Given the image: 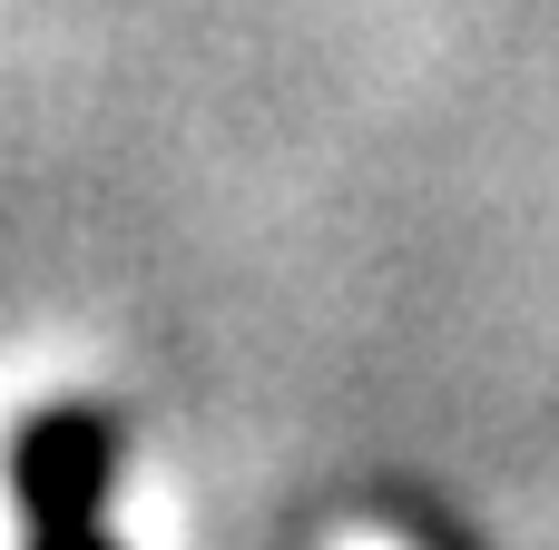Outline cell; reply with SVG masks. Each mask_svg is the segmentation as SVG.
<instances>
[{
  "label": "cell",
  "mask_w": 559,
  "mask_h": 550,
  "mask_svg": "<svg viewBox=\"0 0 559 550\" xmlns=\"http://www.w3.org/2000/svg\"><path fill=\"white\" fill-rule=\"evenodd\" d=\"M108 433L88 413H39L20 443V492H29V531L39 550H98L88 541V492H98Z\"/></svg>",
  "instance_id": "1"
},
{
  "label": "cell",
  "mask_w": 559,
  "mask_h": 550,
  "mask_svg": "<svg viewBox=\"0 0 559 550\" xmlns=\"http://www.w3.org/2000/svg\"><path fill=\"white\" fill-rule=\"evenodd\" d=\"M324 550H403V541H393V531H364V522H354V531H334Z\"/></svg>",
  "instance_id": "2"
}]
</instances>
